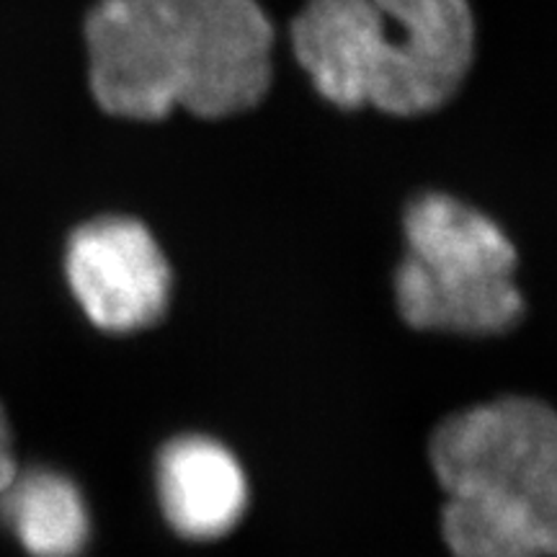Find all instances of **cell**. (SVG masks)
I'll return each mask as SVG.
<instances>
[{"instance_id": "6da1fadb", "label": "cell", "mask_w": 557, "mask_h": 557, "mask_svg": "<svg viewBox=\"0 0 557 557\" xmlns=\"http://www.w3.org/2000/svg\"><path fill=\"white\" fill-rule=\"evenodd\" d=\"M83 37L90 96L116 120H227L271 86L274 26L259 0H99Z\"/></svg>"}, {"instance_id": "7a4b0ae2", "label": "cell", "mask_w": 557, "mask_h": 557, "mask_svg": "<svg viewBox=\"0 0 557 557\" xmlns=\"http://www.w3.org/2000/svg\"><path fill=\"white\" fill-rule=\"evenodd\" d=\"M289 37L320 99L400 120L447 107L475 60L468 0H308Z\"/></svg>"}, {"instance_id": "3957f363", "label": "cell", "mask_w": 557, "mask_h": 557, "mask_svg": "<svg viewBox=\"0 0 557 557\" xmlns=\"http://www.w3.org/2000/svg\"><path fill=\"white\" fill-rule=\"evenodd\" d=\"M403 233L395 302L410 329L496 336L519 323L517 248L487 214L431 191L410 201Z\"/></svg>"}, {"instance_id": "277c9868", "label": "cell", "mask_w": 557, "mask_h": 557, "mask_svg": "<svg viewBox=\"0 0 557 557\" xmlns=\"http://www.w3.org/2000/svg\"><path fill=\"white\" fill-rule=\"evenodd\" d=\"M431 465L447 496L521 508L557 524V418L534 398H500L442 421Z\"/></svg>"}, {"instance_id": "5b68a950", "label": "cell", "mask_w": 557, "mask_h": 557, "mask_svg": "<svg viewBox=\"0 0 557 557\" xmlns=\"http://www.w3.org/2000/svg\"><path fill=\"white\" fill-rule=\"evenodd\" d=\"M65 278L96 329L137 333L169 310L171 267L143 222L103 214L70 235Z\"/></svg>"}, {"instance_id": "8992f818", "label": "cell", "mask_w": 557, "mask_h": 557, "mask_svg": "<svg viewBox=\"0 0 557 557\" xmlns=\"http://www.w3.org/2000/svg\"><path fill=\"white\" fill-rule=\"evenodd\" d=\"M158 504L178 537H227L248 508V478L238 457L212 436H176L156 465Z\"/></svg>"}, {"instance_id": "52a82bcc", "label": "cell", "mask_w": 557, "mask_h": 557, "mask_svg": "<svg viewBox=\"0 0 557 557\" xmlns=\"http://www.w3.org/2000/svg\"><path fill=\"white\" fill-rule=\"evenodd\" d=\"M0 519L29 557H81L90 537L81 487L50 468H18L0 493Z\"/></svg>"}, {"instance_id": "ba28073f", "label": "cell", "mask_w": 557, "mask_h": 557, "mask_svg": "<svg viewBox=\"0 0 557 557\" xmlns=\"http://www.w3.org/2000/svg\"><path fill=\"white\" fill-rule=\"evenodd\" d=\"M442 534L451 557H553L557 527L521 508L447 496Z\"/></svg>"}, {"instance_id": "9c48e42d", "label": "cell", "mask_w": 557, "mask_h": 557, "mask_svg": "<svg viewBox=\"0 0 557 557\" xmlns=\"http://www.w3.org/2000/svg\"><path fill=\"white\" fill-rule=\"evenodd\" d=\"M16 472H18V462H16V455H13L11 423H9V416H5L3 403H0V493L9 487Z\"/></svg>"}]
</instances>
